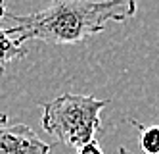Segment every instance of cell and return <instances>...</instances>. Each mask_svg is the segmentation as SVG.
Returning a JSON list of instances; mask_svg holds the SVG:
<instances>
[{"instance_id": "cell-9", "label": "cell", "mask_w": 159, "mask_h": 154, "mask_svg": "<svg viewBox=\"0 0 159 154\" xmlns=\"http://www.w3.org/2000/svg\"><path fill=\"white\" fill-rule=\"evenodd\" d=\"M119 154H130V152L125 148V147H121V148H119Z\"/></svg>"}, {"instance_id": "cell-2", "label": "cell", "mask_w": 159, "mask_h": 154, "mask_svg": "<svg viewBox=\"0 0 159 154\" xmlns=\"http://www.w3.org/2000/svg\"><path fill=\"white\" fill-rule=\"evenodd\" d=\"M107 104L109 100L90 94L63 92L42 104V129L79 150L96 141L102 129V110Z\"/></svg>"}, {"instance_id": "cell-7", "label": "cell", "mask_w": 159, "mask_h": 154, "mask_svg": "<svg viewBox=\"0 0 159 154\" xmlns=\"http://www.w3.org/2000/svg\"><path fill=\"white\" fill-rule=\"evenodd\" d=\"M2 17H6V0H0V21Z\"/></svg>"}, {"instance_id": "cell-8", "label": "cell", "mask_w": 159, "mask_h": 154, "mask_svg": "<svg viewBox=\"0 0 159 154\" xmlns=\"http://www.w3.org/2000/svg\"><path fill=\"white\" fill-rule=\"evenodd\" d=\"M6 123H8V116L6 114H0V127L6 125Z\"/></svg>"}, {"instance_id": "cell-4", "label": "cell", "mask_w": 159, "mask_h": 154, "mask_svg": "<svg viewBox=\"0 0 159 154\" xmlns=\"http://www.w3.org/2000/svg\"><path fill=\"white\" fill-rule=\"evenodd\" d=\"M27 54L25 44L17 39L14 29H0V75L6 72V66L19 60Z\"/></svg>"}, {"instance_id": "cell-1", "label": "cell", "mask_w": 159, "mask_h": 154, "mask_svg": "<svg viewBox=\"0 0 159 154\" xmlns=\"http://www.w3.org/2000/svg\"><path fill=\"white\" fill-rule=\"evenodd\" d=\"M136 0H52L25 16L6 14L21 42L42 41L52 46L83 42L106 29L109 21H127L136 14Z\"/></svg>"}, {"instance_id": "cell-3", "label": "cell", "mask_w": 159, "mask_h": 154, "mask_svg": "<svg viewBox=\"0 0 159 154\" xmlns=\"http://www.w3.org/2000/svg\"><path fill=\"white\" fill-rule=\"evenodd\" d=\"M50 148L48 143L23 123L0 127V154H48Z\"/></svg>"}, {"instance_id": "cell-6", "label": "cell", "mask_w": 159, "mask_h": 154, "mask_svg": "<svg viewBox=\"0 0 159 154\" xmlns=\"http://www.w3.org/2000/svg\"><path fill=\"white\" fill-rule=\"evenodd\" d=\"M77 154H104V150H102L100 145L94 141V143H90V145H86V147H83V148H79Z\"/></svg>"}, {"instance_id": "cell-5", "label": "cell", "mask_w": 159, "mask_h": 154, "mask_svg": "<svg viewBox=\"0 0 159 154\" xmlns=\"http://www.w3.org/2000/svg\"><path fill=\"white\" fill-rule=\"evenodd\" d=\"M130 123L140 131V147L146 154H159V125H144L136 120Z\"/></svg>"}]
</instances>
